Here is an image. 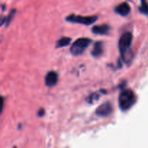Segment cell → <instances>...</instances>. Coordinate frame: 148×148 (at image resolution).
I'll return each mask as SVG.
<instances>
[{
  "label": "cell",
  "mask_w": 148,
  "mask_h": 148,
  "mask_svg": "<svg viewBox=\"0 0 148 148\" xmlns=\"http://www.w3.org/2000/svg\"><path fill=\"white\" fill-rule=\"evenodd\" d=\"M132 42V35L129 32L124 33L121 36L118 41V48L120 53L121 54V58L125 62H129V51H130L131 45Z\"/></svg>",
  "instance_id": "6da1fadb"
},
{
  "label": "cell",
  "mask_w": 148,
  "mask_h": 148,
  "mask_svg": "<svg viewBox=\"0 0 148 148\" xmlns=\"http://www.w3.org/2000/svg\"><path fill=\"white\" fill-rule=\"evenodd\" d=\"M136 102V95L131 90H124L120 92L118 98L119 107L122 111L129 110Z\"/></svg>",
  "instance_id": "7a4b0ae2"
},
{
  "label": "cell",
  "mask_w": 148,
  "mask_h": 148,
  "mask_svg": "<svg viewBox=\"0 0 148 148\" xmlns=\"http://www.w3.org/2000/svg\"><path fill=\"white\" fill-rule=\"evenodd\" d=\"M91 40L88 38H78L73 43L71 47V53L73 56H79L84 53L86 49L88 48Z\"/></svg>",
  "instance_id": "3957f363"
},
{
  "label": "cell",
  "mask_w": 148,
  "mask_h": 148,
  "mask_svg": "<svg viewBox=\"0 0 148 148\" xmlns=\"http://www.w3.org/2000/svg\"><path fill=\"white\" fill-rule=\"evenodd\" d=\"M97 17L96 16H89V17H84L81 15H75V14H71L66 17V20L68 22L74 23H79V24L89 25L92 24L97 20Z\"/></svg>",
  "instance_id": "277c9868"
},
{
  "label": "cell",
  "mask_w": 148,
  "mask_h": 148,
  "mask_svg": "<svg viewBox=\"0 0 148 148\" xmlns=\"http://www.w3.org/2000/svg\"><path fill=\"white\" fill-rule=\"evenodd\" d=\"M113 112V106L110 102L102 103L96 110V114L100 117H106Z\"/></svg>",
  "instance_id": "5b68a950"
},
{
  "label": "cell",
  "mask_w": 148,
  "mask_h": 148,
  "mask_svg": "<svg viewBox=\"0 0 148 148\" xmlns=\"http://www.w3.org/2000/svg\"><path fill=\"white\" fill-rule=\"evenodd\" d=\"M58 75L54 71H50L45 77V84L48 87H53L57 83Z\"/></svg>",
  "instance_id": "8992f818"
},
{
  "label": "cell",
  "mask_w": 148,
  "mask_h": 148,
  "mask_svg": "<svg viewBox=\"0 0 148 148\" xmlns=\"http://www.w3.org/2000/svg\"><path fill=\"white\" fill-rule=\"evenodd\" d=\"M116 13L121 16H127L131 11L130 6L126 2H123L118 5L115 9Z\"/></svg>",
  "instance_id": "52a82bcc"
},
{
  "label": "cell",
  "mask_w": 148,
  "mask_h": 148,
  "mask_svg": "<svg viewBox=\"0 0 148 148\" xmlns=\"http://www.w3.org/2000/svg\"><path fill=\"white\" fill-rule=\"evenodd\" d=\"M110 27L106 24L98 25L92 27L91 31L93 33L97 35H106L109 32Z\"/></svg>",
  "instance_id": "ba28073f"
},
{
  "label": "cell",
  "mask_w": 148,
  "mask_h": 148,
  "mask_svg": "<svg viewBox=\"0 0 148 148\" xmlns=\"http://www.w3.org/2000/svg\"><path fill=\"white\" fill-rule=\"evenodd\" d=\"M103 52V45L100 41L96 42L94 44L93 50L91 51V55L94 57H99Z\"/></svg>",
  "instance_id": "9c48e42d"
},
{
  "label": "cell",
  "mask_w": 148,
  "mask_h": 148,
  "mask_svg": "<svg viewBox=\"0 0 148 148\" xmlns=\"http://www.w3.org/2000/svg\"><path fill=\"white\" fill-rule=\"evenodd\" d=\"M71 38L68 37H62L58 40L56 43V48L65 47L71 43Z\"/></svg>",
  "instance_id": "30bf717a"
},
{
  "label": "cell",
  "mask_w": 148,
  "mask_h": 148,
  "mask_svg": "<svg viewBox=\"0 0 148 148\" xmlns=\"http://www.w3.org/2000/svg\"><path fill=\"white\" fill-rule=\"evenodd\" d=\"M139 10L145 14H148V5L145 0H142V5L139 7Z\"/></svg>",
  "instance_id": "8fae6325"
},
{
  "label": "cell",
  "mask_w": 148,
  "mask_h": 148,
  "mask_svg": "<svg viewBox=\"0 0 148 148\" xmlns=\"http://www.w3.org/2000/svg\"><path fill=\"white\" fill-rule=\"evenodd\" d=\"M15 13V10H12L11 12H10V14H9V15L7 16V17H4V18H5V23H6V24H7V25H8L9 23H10V22H11L12 19V17H14Z\"/></svg>",
  "instance_id": "7c38bea8"
},
{
  "label": "cell",
  "mask_w": 148,
  "mask_h": 148,
  "mask_svg": "<svg viewBox=\"0 0 148 148\" xmlns=\"http://www.w3.org/2000/svg\"><path fill=\"white\" fill-rule=\"evenodd\" d=\"M4 99L2 96L0 95V115L1 114L3 111V108H4Z\"/></svg>",
  "instance_id": "4fadbf2b"
},
{
  "label": "cell",
  "mask_w": 148,
  "mask_h": 148,
  "mask_svg": "<svg viewBox=\"0 0 148 148\" xmlns=\"http://www.w3.org/2000/svg\"><path fill=\"white\" fill-rule=\"evenodd\" d=\"M97 96H98V95H97V94H93L92 95H90L89 100V103H93L94 101L98 99V97Z\"/></svg>",
  "instance_id": "5bb4252c"
},
{
  "label": "cell",
  "mask_w": 148,
  "mask_h": 148,
  "mask_svg": "<svg viewBox=\"0 0 148 148\" xmlns=\"http://www.w3.org/2000/svg\"><path fill=\"white\" fill-rule=\"evenodd\" d=\"M38 114H38V115H39V116H44V114H45V111H44V109H42V108H41V109H40V110H39V112H38Z\"/></svg>",
  "instance_id": "9a60e30c"
}]
</instances>
